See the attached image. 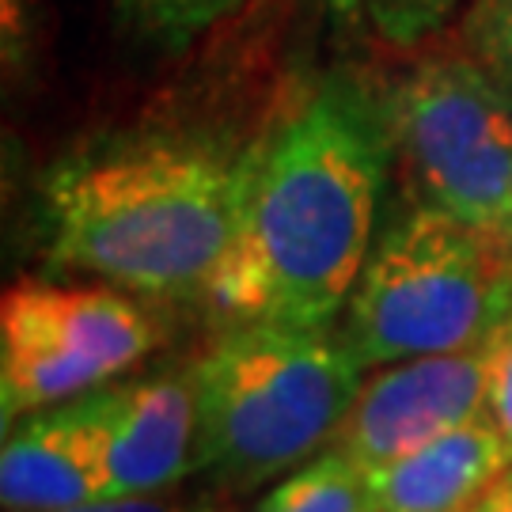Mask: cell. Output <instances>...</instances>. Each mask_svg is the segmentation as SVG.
<instances>
[{
    "label": "cell",
    "instance_id": "obj_1",
    "mask_svg": "<svg viewBox=\"0 0 512 512\" xmlns=\"http://www.w3.org/2000/svg\"><path fill=\"white\" fill-rule=\"evenodd\" d=\"M395 152L387 103L323 76L243 152L236 232L209 285L228 319L330 327L376 243Z\"/></svg>",
    "mask_w": 512,
    "mask_h": 512
},
{
    "label": "cell",
    "instance_id": "obj_2",
    "mask_svg": "<svg viewBox=\"0 0 512 512\" xmlns=\"http://www.w3.org/2000/svg\"><path fill=\"white\" fill-rule=\"evenodd\" d=\"M243 152L186 133H133L57 160L38 186L54 266L126 293H209L236 232Z\"/></svg>",
    "mask_w": 512,
    "mask_h": 512
},
{
    "label": "cell",
    "instance_id": "obj_3",
    "mask_svg": "<svg viewBox=\"0 0 512 512\" xmlns=\"http://www.w3.org/2000/svg\"><path fill=\"white\" fill-rule=\"evenodd\" d=\"M190 384L198 471L239 494L330 448L365 384V365L334 323L243 319L198 353Z\"/></svg>",
    "mask_w": 512,
    "mask_h": 512
},
{
    "label": "cell",
    "instance_id": "obj_4",
    "mask_svg": "<svg viewBox=\"0 0 512 512\" xmlns=\"http://www.w3.org/2000/svg\"><path fill=\"white\" fill-rule=\"evenodd\" d=\"M512 293V255L414 202L372 243L346 304L349 349L368 368L452 353L486 338Z\"/></svg>",
    "mask_w": 512,
    "mask_h": 512
},
{
    "label": "cell",
    "instance_id": "obj_5",
    "mask_svg": "<svg viewBox=\"0 0 512 512\" xmlns=\"http://www.w3.org/2000/svg\"><path fill=\"white\" fill-rule=\"evenodd\" d=\"M395 156L425 202L512 255V92L467 54H433L387 99Z\"/></svg>",
    "mask_w": 512,
    "mask_h": 512
},
{
    "label": "cell",
    "instance_id": "obj_6",
    "mask_svg": "<svg viewBox=\"0 0 512 512\" xmlns=\"http://www.w3.org/2000/svg\"><path fill=\"white\" fill-rule=\"evenodd\" d=\"M160 330L118 285L16 281L0 300V418L69 403L141 365Z\"/></svg>",
    "mask_w": 512,
    "mask_h": 512
},
{
    "label": "cell",
    "instance_id": "obj_7",
    "mask_svg": "<svg viewBox=\"0 0 512 512\" xmlns=\"http://www.w3.org/2000/svg\"><path fill=\"white\" fill-rule=\"evenodd\" d=\"M482 414L486 346L475 342L376 368L361 384L330 448L346 452L361 471H372Z\"/></svg>",
    "mask_w": 512,
    "mask_h": 512
},
{
    "label": "cell",
    "instance_id": "obj_8",
    "mask_svg": "<svg viewBox=\"0 0 512 512\" xmlns=\"http://www.w3.org/2000/svg\"><path fill=\"white\" fill-rule=\"evenodd\" d=\"M198 471V403L190 372L107 384L103 497L164 494Z\"/></svg>",
    "mask_w": 512,
    "mask_h": 512
},
{
    "label": "cell",
    "instance_id": "obj_9",
    "mask_svg": "<svg viewBox=\"0 0 512 512\" xmlns=\"http://www.w3.org/2000/svg\"><path fill=\"white\" fill-rule=\"evenodd\" d=\"M103 406L107 384L4 429V512H61L103 497Z\"/></svg>",
    "mask_w": 512,
    "mask_h": 512
},
{
    "label": "cell",
    "instance_id": "obj_10",
    "mask_svg": "<svg viewBox=\"0 0 512 512\" xmlns=\"http://www.w3.org/2000/svg\"><path fill=\"white\" fill-rule=\"evenodd\" d=\"M512 467V444L490 414L365 471L376 512H471Z\"/></svg>",
    "mask_w": 512,
    "mask_h": 512
},
{
    "label": "cell",
    "instance_id": "obj_11",
    "mask_svg": "<svg viewBox=\"0 0 512 512\" xmlns=\"http://www.w3.org/2000/svg\"><path fill=\"white\" fill-rule=\"evenodd\" d=\"M258 512H376L365 471L338 448H323L315 459L289 471L258 505Z\"/></svg>",
    "mask_w": 512,
    "mask_h": 512
},
{
    "label": "cell",
    "instance_id": "obj_12",
    "mask_svg": "<svg viewBox=\"0 0 512 512\" xmlns=\"http://www.w3.org/2000/svg\"><path fill=\"white\" fill-rule=\"evenodd\" d=\"M243 4L247 0H114L129 31L160 46H186L202 38L236 16Z\"/></svg>",
    "mask_w": 512,
    "mask_h": 512
},
{
    "label": "cell",
    "instance_id": "obj_13",
    "mask_svg": "<svg viewBox=\"0 0 512 512\" xmlns=\"http://www.w3.org/2000/svg\"><path fill=\"white\" fill-rule=\"evenodd\" d=\"M459 31L463 50L512 92V0H471Z\"/></svg>",
    "mask_w": 512,
    "mask_h": 512
},
{
    "label": "cell",
    "instance_id": "obj_14",
    "mask_svg": "<svg viewBox=\"0 0 512 512\" xmlns=\"http://www.w3.org/2000/svg\"><path fill=\"white\" fill-rule=\"evenodd\" d=\"M459 0H361L368 27L384 38L387 46H418L452 19Z\"/></svg>",
    "mask_w": 512,
    "mask_h": 512
},
{
    "label": "cell",
    "instance_id": "obj_15",
    "mask_svg": "<svg viewBox=\"0 0 512 512\" xmlns=\"http://www.w3.org/2000/svg\"><path fill=\"white\" fill-rule=\"evenodd\" d=\"M486 346V414L512 444V293L497 311L494 327L482 338Z\"/></svg>",
    "mask_w": 512,
    "mask_h": 512
},
{
    "label": "cell",
    "instance_id": "obj_16",
    "mask_svg": "<svg viewBox=\"0 0 512 512\" xmlns=\"http://www.w3.org/2000/svg\"><path fill=\"white\" fill-rule=\"evenodd\" d=\"M61 512H220L213 501H186L164 494H126V497H92L84 505Z\"/></svg>",
    "mask_w": 512,
    "mask_h": 512
},
{
    "label": "cell",
    "instance_id": "obj_17",
    "mask_svg": "<svg viewBox=\"0 0 512 512\" xmlns=\"http://www.w3.org/2000/svg\"><path fill=\"white\" fill-rule=\"evenodd\" d=\"M482 512H512V467L494 482V490L478 501Z\"/></svg>",
    "mask_w": 512,
    "mask_h": 512
},
{
    "label": "cell",
    "instance_id": "obj_18",
    "mask_svg": "<svg viewBox=\"0 0 512 512\" xmlns=\"http://www.w3.org/2000/svg\"><path fill=\"white\" fill-rule=\"evenodd\" d=\"M334 12H342V16H357L361 12V0H327Z\"/></svg>",
    "mask_w": 512,
    "mask_h": 512
},
{
    "label": "cell",
    "instance_id": "obj_19",
    "mask_svg": "<svg viewBox=\"0 0 512 512\" xmlns=\"http://www.w3.org/2000/svg\"><path fill=\"white\" fill-rule=\"evenodd\" d=\"M471 512H482V509H478V505H475V509H471Z\"/></svg>",
    "mask_w": 512,
    "mask_h": 512
}]
</instances>
